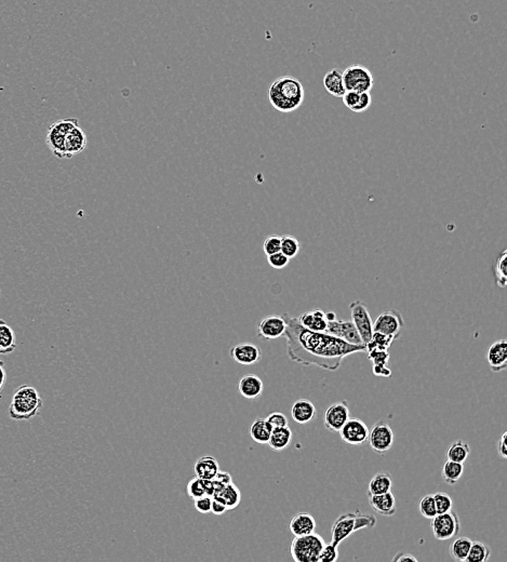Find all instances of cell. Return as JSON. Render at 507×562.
Listing matches in <instances>:
<instances>
[{"label":"cell","mask_w":507,"mask_h":562,"mask_svg":"<svg viewBox=\"0 0 507 562\" xmlns=\"http://www.w3.org/2000/svg\"><path fill=\"white\" fill-rule=\"evenodd\" d=\"M285 319L288 358L302 366H315L327 371H336L343 359L352 354L366 352V345H353L325 332L304 328L298 318L288 314Z\"/></svg>","instance_id":"6da1fadb"},{"label":"cell","mask_w":507,"mask_h":562,"mask_svg":"<svg viewBox=\"0 0 507 562\" xmlns=\"http://www.w3.org/2000/svg\"><path fill=\"white\" fill-rule=\"evenodd\" d=\"M305 90L302 83L292 76H281L268 88L270 105L280 113H292L302 106Z\"/></svg>","instance_id":"7a4b0ae2"},{"label":"cell","mask_w":507,"mask_h":562,"mask_svg":"<svg viewBox=\"0 0 507 562\" xmlns=\"http://www.w3.org/2000/svg\"><path fill=\"white\" fill-rule=\"evenodd\" d=\"M43 398L34 386L22 385L13 393L9 415L15 421L30 420L37 415L43 407Z\"/></svg>","instance_id":"3957f363"},{"label":"cell","mask_w":507,"mask_h":562,"mask_svg":"<svg viewBox=\"0 0 507 562\" xmlns=\"http://www.w3.org/2000/svg\"><path fill=\"white\" fill-rule=\"evenodd\" d=\"M376 518L374 515L363 514L359 510L341 515L340 517L333 523L332 530H331V543L338 546L356 531L367 529V528L372 529L376 527Z\"/></svg>","instance_id":"277c9868"},{"label":"cell","mask_w":507,"mask_h":562,"mask_svg":"<svg viewBox=\"0 0 507 562\" xmlns=\"http://www.w3.org/2000/svg\"><path fill=\"white\" fill-rule=\"evenodd\" d=\"M325 541L317 533L295 537L290 545L291 557L295 562H319Z\"/></svg>","instance_id":"5b68a950"},{"label":"cell","mask_w":507,"mask_h":562,"mask_svg":"<svg viewBox=\"0 0 507 562\" xmlns=\"http://www.w3.org/2000/svg\"><path fill=\"white\" fill-rule=\"evenodd\" d=\"M343 75L344 86L346 91L355 92H370L374 88V78L370 69L360 64H354L348 66Z\"/></svg>","instance_id":"8992f818"},{"label":"cell","mask_w":507,"mask_h":562,"mask_svg":"<svg viewBox=\"0 0 507 562\" xmlns=\"http://www.w3.org/2000/svg\"><path fill=\"white\" fill-rule=\"evenodd\" d=\"M78 119L64 118L56 120L51 125L47 131L45 142L50 151L56 158L63 159V144L68 132L74 127L78 126Z\"/></svg>","instance_id":"52a82bcc"},{"label":"cell","mask_w":507,"mask_h":562,"mask_svg":"<svg viewBox=\"0 0 507 562\" xmlns=\"http://www.w3.org/2000/svg\"><path fill=\"white\" fill-rule=\"evenodd\" d=\"M431 530L436 540L446 541L459 534L461 530L459 516L457 512H450L437 514L431 518Z\"/></svg>","instance_id":"ba28073f"},{"label":"cell","mask_w":507,"mask_h":562,"mask_svg":"<svg viewBox=\"0 0 507 562\" xmlns=\"http://www.w3.org/2000/svg\"><path fill=\"white\" fill-rule=\"evenodd\" d=\"M367 442H369V444L374 452L384 454L393 448V442H395V433L386 422L378 421L369 429Z\"/></svg>","instance_id":"9c48e42d"},{"label":"cell","mask_w":507,"mask_h":562,"mask_svg":"<svg viewBox=\"0 0 507 562\" xmlns=\"http://www.w3.org/2000/svg\"><path fill=\"white\" fill-rule=\"evenodd\" d=\"M349 310H351L352 323L355 325L356 330L358 331L363 343L366 345L374 333V328H372L374 323L371 321L368 308L365 305V303L357 300L349 304Z\"/></svg>","instance_id":"30bf717a"},{"label":"cell","mask_w":507,"mask_h":562,"mask_svg":"<svg viewBox=\"0 0 507 562\" xmlns=\"http://www.w3.org/2000/svg\"><path fill=\"white\" fill-rule=\"evenodd\" d=\"M404 323L402 316L397 310H387L378 316L374 321L372 328L374 332H380L386 336H393L395 340L400 336V332L404 329Z\"/></svg>","instance_id":"8fae6325"},{"label":"cell","mask_w":507,"mask_h":562,"mask_svg":"<svg viewBox=\"0 0 507 562\" xmlns=\"http://www.w3.org/2000/svg\"><path fill=\"white\" fill-rule=\"evenodd\" d=\"M342 442L351 446H361L368 440L369 427L357 418H349L338 431Z\"/></svg>","instance_id":"7c38bea8"},{"label":"cell","mask_w":507,"mask_h":562,"mask_svg":"<svg viewBox=\"0 0 507 562\" xmlns=\"http://www.w3.org/2000/svg\"><path fill=\"white\" fill-rule=\"evenodd\" d=\"M351 418V412L346 401H338L328 407L323 414V425L331 433H338L344 424Z\"/></svg>","instance_id":"4fadbf2b"},{"label":"cell","mask_w":507,"mask_h":562,"mask_svg":"<svg viewBox=\"0 0 507 562\" xmlns=\"http://www.w3.org/2000/svg\"><path fill=\"white\" fill-rule=\"evenodd\" d=\"M325 332L340 340L345 341L346 343L353 344V345H365L361 341L358 331L356 330L355 325L352 321H338V319L328 321Z\"/></svg>","instance_id":"5bb4252c"},{"label":"cell","mask_w":507,"mask_h":562,"mask_svg":"<svg viewBox=\"0 0 507 562\" xmlns=\"http://www.w3.org/2000/svg\"><path fill=\"white\" fill-rule=\"evenodd\" d=\"M285 325L283 316H268L257 325V336L262 340H276L285 334Z\"/></svg>","instance_id":"9a60e30c"},{"label":"cell","mask_w":507,"mask_h":562,"mask_svg":"<svg viewBox=\"0 0 507 562\" xmlns=\"http://www.w3.org/2000/svg\"><path fill=\"white\" fill-rule=\"evenodd\" d=\"M88 143V136L80 126H76L68 132L64 140L63 159L72 158L85 151Z\"/></svg>","instance_id":"2e32d148"},{"label":"cell","mask_w":507,"mask_h":562,"mask_svg":"<svg viewBox=\"0 0 507 562\" xmlns=\"http://www.w3.org/2000/svg\"><path fill=\"white\" fill-rule=\"evenodd\" d=\"M230 354L233 360L242 366H252L259 363L262 357L260 348L252 343H240L233 346Z\"/></svg>","instance_id":"e0dca14e"},{"label":"cell","mask_w":507,"mask_h":562,"mask_svg":"<svg viewBox=\"0 0 507 562\" xmlns=\"http://www.w3.org/2000/svg\"><path fill=\"white\" fill-rule=\"evenodd\" d=\"M488 363L493 372H501L507 368V342L505 338L497 341L488 348Z\"/></svg>","instance_id":"ac0fdd59"},{"label":"cell","mask_w":507,"mask_h":562,"mask_svg":"<svg viewBox=\"0 0 507 562\" xmlns=\"http://www.w3.org/2000/svg\"><path fill=\"white\" fill-rule=\"evenodd\" d=\"M369 503L371 507L378 514L391 517L396 514V499L391 491L382 495H368Z\"/></svg>","instance_id":"d6986e66"},{"label":"cell","mask_w":507,"mask_h":562,"mask_svg":"<svg viewBox=\"0 0 507 562\" xmlns=\"http://www.w3.org/2000/svg\"><path fill=\"white\" fill-rule=\"evenodd\" d=\"M238 391L244 398L255 400L262 396L263 391H264V384L262 380L255 374H248L240 378Z\"/></svg>","instance_id":"ffe728a7"},{"label":"cell","mask_w":507,"mask_h":562,"mask_svg":"<svg viewBox=\"0 0 507 562\" xmlns=\"http://www.w3.org/2000/svg\"><path fill=\"white\" fill-rule=\"evenodd\" d=\"M317 523L315 518L308 512H300L295 515L289 523V529L294 537L310 534L315 532Z\"/></svg>","instance_id":"44dd1931"},{"label":"cell","mask_w":507,"mask_h":562,"mask_svg":"<svg viewBox=\"0 0 507 562\" xmlns=\"http://www.w3.org/2000/svg\"><path fill=\"white\" fill-rule=\"evenodd\" d=\"M317 414L316 407L308 399H299L291 407V416L298 424H308Z\"/></svg>","instance_id":"7402d4cb"},{"label":"cell","mask_w":507,"mask_h":562,"mask_svg":"<svg viewBox=\"0 0 507 562\" xmlns=\"http://www.w3.org/2000/svg\"><path fill=\"white\" fill-rule=\"evenodd\" d=\"M304 328L315 332H325L328 321L325 319V312L321 310H313L302 314L298 318Z\"/></svg>","instance_id":"603a6c76"},{"label":"cell","mask_w":507,"mask_h":562,"mask_svg":"<svg viewBox=\"0 0 507 562\" xmlns=\"http://www.w3.org/2000/svg\"><path fill=\"white\" fill-rule=\"evenodd\" d=\"M323 87L334 98H342L346 92L343 75L338 68H332L323 77Z\"/></svg>","instance_id":"cb8c5ba5"},{"label":"cell","mask_w":507,"mask_h":562,"mask_svg":"<svg viewBox=\"0 0 507 562\" xmlns=\"http://www.w3.org/2000/svg\"><path fill=\"white\" fill-rule=\"evenodd\" d=\"M219 471V462L213 457H202L195 463V476L200 479L212 480Z\"/></svg>","instance_id":"d4e9b609"},{"label":"cell","mask_w":507,"mask_h":562,"mask_svg":"<svg viewBox=\"0 0 507 562\" xmlns=\"http://www.w3.org/2000/svg\"><path fill=\"white\" fill-rule=\"evenodd\" d=\"M291 442L292 431L290 427L285 426L272 429L268 444L272 451L280 452L287 449L288 446H290Z\"/></svg>","instance_id":"484cf974"},{"label":"cell","mask_w":507,"mask_h":562,"mask_svg":"<svg viewBox=\"0 0 507 562\" xmlns=\"http://www.w3.org/2000/svg\"><path fill=\"white\" fill-rule=\"evenodd\" d=\"M186 495L189 499H196L204 495L213 497L215 488H213L212 480L200 479L198 477L195 476L187 484Z\"/></svg>","instance_id":"4316f807"},{"label":"cell","mask_w":507,"mask_h":562,"mask_svg":"<svg viewBox=\"0 0 507 562\" xmlns=\"http://www.w3.org/2000/svg\"><path fill=\"white\" fill-rule=\"evenodd\" d=\"M393 487V479L387 472H378L369 482L368 495H382L389 492Z\"/></svg>","instance_id":"83f0119b"},{"label":"cell","mask_w":507,"mask_h":562,"mask_svg":"<svg viewBox=\"0 0 507 562\" xmlns=\"http://www.w3.org/2000/svg\"><path fill=\"white\" fill-rule=\"evenodd\" d=\"M17 348L14 330L3 319H0V354H11Z\"/></svg>","instance_id":"f1b7e54d"},{"label":"cell","mask_w":507,"mask_h":562,"mask_svg":"<svg viewBox=\"0 0 507 562\" xmlns=\"http://www.w3.org/2000/svg\"><path fill=\"white\" fill-rule=\"evenodd\" d=\"M272 426L266 419H257L250 427V436L257 444H268L272 434Z\"/></svg>","instance_id":"f546056e"},{"label":"cell","mask_w":507,"mask_h":562,"mask_svg":"<svg viewBox=\"0 0 507 562\" xmlns=\"http://www.w3.org/2000/svg\"><path fill=\"white\" fill-rule=\"evenodd\" d=\"M215 497V495H213ZM215 497H221L226 504L227 510H233L239 506L241 502V492L238 489L237 486L232 482V484H227L223 488L221 491L215 495Z\"/></svg>","instance_id":"4dcf8cb0"},{"label":"cell","mask_w":507,"mask_h":562,"mask_svg":"<svg viewBox=\"0 0 507 562\" xmlns=\"http://www.w3.org/2000/svg\"><path fill=\"white\" fill-rule=\"evenodd\" d=\"M463 473H464V464L463 463H457V462L446 460L444 467H442V479L446 484L453 486L461 479Z\"/></svg>","instance_id":"1f68e13d"},{"label":"cell","mask_w":507,"mask_h":562,"mask_svg":"<svg viewBox=\"0 0 507 562\" xmlns=\"http://www.w3.org/2000/svg\"><path fill=\"white\" fill-rule=\"evenodd\" d=\"M471 453V448L469 444L464 440H455L449 449L446 450V459L449 461L457 462V463H463L464 464Z\"/></svg>","instance_id":"d6a6232c"},{"label":"cell","mask_w":507,"mask_h":562,"mask_svg":"<svg viewBox=\"0 0 507 562\" xmlns=\"http://www.w3.org/2000/svg\"><path fill=\"white\" fill-rule=\"evenodd\" d=\"M473 541L468 537H459L450 546V556L455 561L465 562L468 556Z\"/></svg>","instance_id":"836d02e7"},{"label":"cell","mask_w":507,"mask_h":562,"mask_svg":"<svg viewBox=\"0 0 507 562\" xmlns=\"http://www.w3.org/2000/svg\"><path fill=\"white\" fill-rule=\"evenodd\" d=\"M495 283L499 288L506 287L507 283V250H503L502 253L497 257L495 266Z\"/></svg>","instance_id":"e575fe53"},{"label":"cell","mask_w":507,"mask_h":562,"mask_svg":"<svg viewBox=\"0 0 507 562\" xmlns=\"http://www.w3.org/2000/svg\"><path fill=\"white\" fill-rule=\"evenodd\" d=\"M393 341H395V338L393 336H386L383 333L374 332L370 341L366 344V351L370 352L372 349L387 351L391 347V344L393 343Z\"/></svg>","instance_id":"d590c367"},{"label":"cell","mask_w":507,"mask_h":562,"mask_svg":"<svg viewBox=\"0 0 507 562\" xmlns=\"http://www.w3.org/2000/svg\"><path fill=\"white\" fill-rule=\"evenodd\" d=\"M491 555V550L482 542H473L465 562H486Z\"/></svg>","instance_id":"8d00e7d4"},{"label":"cell","mask_w":507,"mask_h":562,"mask_svg":"<svg viewBox=\"0 0 507 562\" xmlns=\"http://www.w3.org/2000/svg\"><path fill=\"white\" fill-rule=\"evenodd\" d=\"M300 250L301 244L296 238L290 236V235H285V236L281 237L280 251H281L283 255H287L290 260L299 255Z\"/></svg>","instance_id":"74e56055"},{"label":"cell","mask_w":507,"mask_h":562,"mask_svg":"<svg viewBox=\"0 0 507 562\" xmlns=\"http://www.w3.org/2000/svg\"><path fill=\"white\" fill-rule=\"evenodd\" d=\"M419 510L422 516L427 519H431L437 515L434 495H427L420 499Z\"/></svg>","instance_id":"f35d334b"},{"label":"cell","mask_w":507,"mask_h":562,"mask_svg":"<svg viewBox=\"0 0 507 562\" xmlns=\"http://www.w3.org/2000/svg\"><path fill=\"white\" fill-rule=\"evenodd\" d=\"M434 499L437 514H444V512H450L453 508V501L451 497L444 492L435 493Z\"/></svg>","instance_id":"ab89813d"},{"label":"cell","mask_w":507,"mask_h":562,"mask_svg":"<svg viewBox=\"0 0 507 562\" xmlns=\"http://www.w3.org/2000/svg\"><path fill=\"white\" fill-rule=\"evenodd\" d=\"M280 245H281V237L278 235H270L263 242V250L264 253L268 255H274V253L279 252Z\"/></svg>","instance_id":"60d3db41"},{"label":"cell","mask_w":507,"mask_h":562,"mask_svg":"<svg viewBox=\"0 0 507 562\" xmlns=\"http://www.w3.org/2000/svg\"><path fill=\"white\" fill-rule=\"evenodd\" d=\"M338 559V546L332 543H325L319 556V562H334Z\"/></svg>","instance_id":"b9f144b4"},{"label":"cell","mask_w":507,"mask_h":562,"mask_svg":"<svg viewBox=\"0 0 507 562\" xmlns=\"http://www.w3.org/2000/svg\"><path fill=\"white\" fill-rule=\"evenodd\" d=\"M268 262L275 270H283L290 263V259L279 251L274 255H268Z\"/></svg>","instance_id":"7bdbcfd3"},{"label":"cell","mask_w":507,"mask_h":562,"mask_svg":"<svg viewBox=\"0 0 507 562\" xmlns=\"http://www.w3.org/2000/svg\"><path fill=\"white\" fill-rule=\"evenodd\" d=\"M367 353H368V359H370L376 366H387L389 365V352L381 351V349H372V351L367 352Z\"/></svg>","instance_id":"ee69618b"},{"label":"cell","mask_w":507,"mask_h":562,"mask_svg":"<svg viewBox=\"0 0 507 562\" xmlns=\"http://www.w3.org/2000/svg\"><path fill=\"white\" fill-rule=\"evenodd\" d=\"M195 508L200 514H210L211 512L212 497L204 495L194 499Z\"/></svg>","instance_id":"f6af8a7d"},{"label":"cell","mask_w":507,"mask_h":562,"mask_svg":"<svg viewBox=\"0 0 507 562\" xmlns=\"http://www.w3.org/2000/svg\"><path fill=\"white\" fill-rule=\"evenodd\" d=\"M266 421L270 423L272 429L288 426V419L285 418V414L281 413V412H272V413L268 414Z\"/></svg>","instance_id":"bcb514c9"},{"label":"cell","mask_w":507,"mask_h":562,"mask_svg":"<svg viewBox=\"0 0 507 562\" xmlns=\"http://www.w3.org/2000/svg\"><path fill=\"white\" fill-rule=\"evenodd\" d=\"M371 103H372V98H371L370 92H361L358 103L352 111H354V113H363V111L370 109Z\"/></svg>","instance_id":"7dc6e473"},{"label":"cell","mask_w":507,"mask_h":562,"mask_svg":"<svg viewBox=\"0 0 507 562\" xmlns=\"http://www.w3.org/2000/svg\"><path fill=\"white\" fill-rule=\"evenodd\" d=\"M359 96H360V94H358V92H355V91H346L344 96H342L344 105H345L348 109L353 111V109H355V106L358 103Z\"/></svg>","instance_id":"c3c4849f"},{"label":"cell","mask_w":507,"mask_h":562,"mask_svg":"<svg viewBox=\"0 0 507 562\" xmlns=\"http://www.w3.org/2000/svg\"><path fill=\"white\" fill-rule=\"evenodd\" d=\"M226 512H228V510H227L226 504H225L224 501H223L221 497H215H215H212V514L217 515V516H222V515H224Z\"/></svg>","instance_id":"681fc988"},{"label":"cell","mask_w":507,"mask_h":562,"mask_svg":"<svg viewBox=\"0 0 507 562\" xmlns=\"http://www.w3.org/2000/svg\"><path fill=\"white\" fill-rule=\"evenodd\" d=\"M497 452L502 459H507V431L503 433L502 437L499 439L497 444Z\"/></svg>","instance_id":"f907efd6"},{"label":"cell","mask_w":507,"mask_h":562,"mask_svg":"<svg viewBox=\"0 0 507 562\" xmlns=\"http://www.w3.org/2000/svg\"><path fill=\"white\" fill-rule=\"evenodd\" d=\"M212 480H215V482L222 484L223 486H227V484H232L233 482L232 476H230V473L223 472V471H219L217 476Z\"/></svg>","instance_id":"816d5d0a"},{"label":"cell","mask_w":507,"mask_h":562,"mask_svg":"<svg viewBox=\"0 0 507 562\" xmlns=\"http://www.w3.org/2000/svg\"><path fill=\"white\" fill-rule=\"evenodd\" d=\"M374 374L376 376H382V378H389L391 376V369L387 366H376L374 365Z\"/></svg>","instance_id":"f5cc1de1"},{"label":"cell","mask_w":507,"mask_h":562,"mask_svg":"<svg viewBox=\"0 0 507 562\" xmlns=\"http://www.w3.org/2000/svg\"><path fill=\"white\" fill-rule=\"evenodd\" d=\"M6 382H7V371H6L5 363L0 359V399L3 397L1 393H3Z\"/></svg>","instance_id":"db71d44e"},{"label":"cell","mask_w":507,"mask_h":562,"mask_svg":"<svg viewBox=\"0 0 507 562\" xmlns=\"http://www.w3.org/2000/svg\"><path fill=\"white\" fill-rule=\"evenodd\" d=\"M393 561H418V559H416L413 555H410V554H402V552H398V554H397V555L393 558Z\"/></svg>","instance_id":"11a10c76"},{"label":"cell","mask_w":507,"mask_h":562,"mask_svg":"<svg viewBox=\"0 0 507 562\" xmlns=\"http://www.w3.org/2000/svg\"><path fill=\"white\" fill-rule=\"evenodd\" d=\"M325 319H327V321H336V314L334 312H327L325 313Z\"/></svg>","instance_id":"9f6ffc18"},{"label":"cell","mask_w":507,"mask_h":562,"mask_svg":"<svg viewBox=\"0 0 507 562\" xmlns=\"http://www.w3.org/2000/svg\"><path fill=\"white\" fill-rule=\"evenodd\" d=\"M0 293H1V291H0Z\"/></svg>","instance_id":"6f0895ef"}]
</instances>
